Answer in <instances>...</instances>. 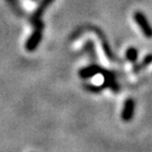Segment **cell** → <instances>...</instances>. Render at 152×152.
Returning <instances> with one entry per match:
<instances>
[{
	"instance_id": "obj_2",
	"label": "cell",
	"mask_w": 152,
	"mask_h": 152,
	"mask_svg": "<svg viewBox=\"0 0 152 152\" xmlns=\"http://www.w3.org/2000/svg\"><path fill=\"white\" fill-rule=\"evenodd\" d=\"M133 17H134V20L136 21V23L140 26V31L142 32L144 36H146L147 38H152V26H150L146 15L138 11V12L134 13Z\"/></svg>"
},
{
	"instance_id": "obj_3",
	"label": "cell",
	"mask_w": 152,
	"mask_h": 152,
	"mask_svg": "<svg viewBox=\"0 0 152 152\" xmlns=\"http://www.w3.org/2000/svg\"><path fill=\"white\" fill-rule=\"evenodd\" d=\"M42 31H43L42 28H35L32 35L28 37V41L26 43V49L28 52H33V51H35L37 49L41 39H42Z\"/></svg>"
},
{
	"instance_id": "obj_5",
	"label": "cell",
	"mask_w": 152,
	"mask_h": 152,
	"mask_svg": "<svg viewBox=\"0 0 152 152\" xmlns=\"http://www.w3.org/2000/svg\"><path fill=\"white\" fill-rule=\"evenodd\" d=\"M102 71H104V70H102L100 66H96V64H92V66L83 68V69L78 72V74L81 78L88 79V78H92V77L98 75V74H102Z\"/></svg>"
},
{
	"instance_id": "obj_8",
	"label": "cell",
	"mask_w": 152,
	"mask_h": 152,
	"mask_svg": "<svg viewBox=\"0 0 152 152\" xmlns=\"http://www.w3.org/2000/svg\"><path fill=\"white\" fill-rule=\"evenodd\" d=\"M7 1H10V2L12 3H16V0H7Z\"/></svg>"
},
{
	"instance_id": "obj_1",
	"label": "cell",
	"mask_w": 152,
	"mask_h": 152,
	"mask_svg": "<svg viewBox=\"0 0 152 152\" xmlns=\"http://www.w3.org/2000/svg\"><path fill=\"white\" fill-rule=\"evenodd\" d=\"M54 0H41L38 7L34 12L33 16L31 18V21L33 23L34 28H43V22L41 21V17H42L43 13L47 10V7L53 2Z\"/></svg>"
},
{
	"instance_id": "obj_6",
	"label": "cell",
	"mask_w": 152,
	"mask_h": 152,
	"mask_svg": "<svg viewBox=\"0 0 152 152\" xmlns=\"http://www.w3.org/2000/svg\"><path fill=\"white\" fill-rule=\"evenodd\" d=\"M150 64H152V54H149L147 55V56L144 58V60H142L140 64H138L137 66H134V69H133V71L135 72V73H137V72H140L142 69H144L145 66H149Z\"/></svg>"
},
{
	"instance_id": "obj_4",
	"label": "cell",
	"mask_w": 152,
	"mask_h": 152,
	"mask_svg": "<svg viewBox=\"0 0 152 152\" xmlns=\"http://www.w3.org/2000/svg\"><path fill=\"white\" fill-rule=\"evenodd\" d=\"M134 110H135V102L132 98H127L121 111V119L126 123L130 121L134 116Z\"/></svg>"
},
{
	"instance_id": "obj_7",
	"label": "cell",
	"mask_w": 152,
	"mask_h": 152,
	"mask_svg": "<svg viewBox=\"0 0 152 152\" xmlns=\"http://www.w3.org/2000/svg\"><path fill=\"white\" fill-rule=\"evenodd\" d=\"M137 50H136L135 48H129L128 50L126 52V58L131 62H135L137 60Z\"/></svg>"
}]
</instances>
